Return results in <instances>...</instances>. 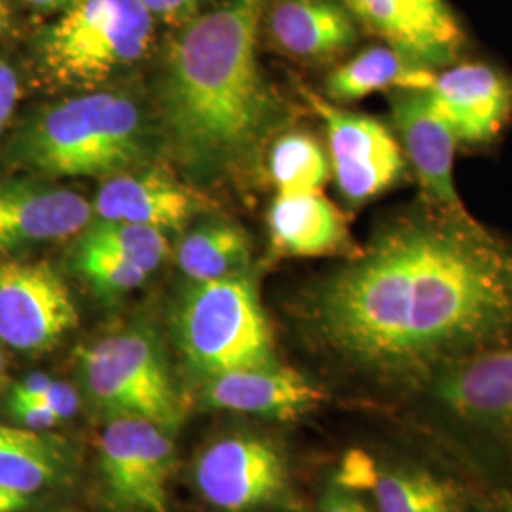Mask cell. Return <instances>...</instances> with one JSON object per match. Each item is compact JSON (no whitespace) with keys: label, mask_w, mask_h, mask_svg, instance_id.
<instances>
[{"label":"cell","mask_w":512,"mask_h":512,"mask_svg":"<svg viewBox=\"0 0 512 512\" xmlns=\"http://www.w3.org/2000/svg\"><path fill=\"white\" fill-rule=\"evenodd\" d=\"M338 484L372 497L374 512H471L480 486L421 440L349 452Z\"/></svg>","instance_id":"ba28073f"},{"label":"cell","mask_w":512,"mask_h":512,"mask_svg":"<svg viewBox=\"0 0 512 512\" xmlns=\"http://www.w3.org/2000/svg\"><path fill=\"white\" fill-rule=\"evenodd\" d=\"M73 268L93 291L105 298L131 293L147 283L150 274L120 256L78 239L73 249Z\"/></svg>","instance_id":"484cf974"},{"label":"cell","mask_w":512,"mask_h":512,"mask_svg":"<svg viewBox=\"0 0 512 512\" xmlns=\"http://www.w3.org/2000/svg\"><path fill=\"white\" fill-rule=\"evenodd\" d=\"M158 21L181 25L203 12L213 0H143Z\"/></svg>","instance_id":"f1b7e54d"},{"label":"cell","mask_w":512,"mask_h":512,"mask_svg":"<svg viewBox=\"0 0 512 512\" xmlns=\"http://www.w3.org/2000/svg\"><path fill=\"white\" fill-rule=\"evenodd\" d=\"M395 408L476 486L512 490V342L444 370Z\"/></svg>","instance_id":"3957f363"},{"label":"cell","mask_w":512,"mask_h":512,"mask_svg":"<svg viewBox=\"0 0 512 512\" xmlns=\"http://www.w3.org/2000/svg\"><path fill=\"white\" fill-rule=\"evenodd\" d=\"M92 209L101 220L139 224L165 234L198 215L202 198L162 167L148 164L109 177Z\"/></svg>","instance_id":"d6986e66"},{"label":"cell","mask_w":512,"mask_h":512,"mask_svg":"<svg viewBox=\"0 0 512 512\" xmlns=\"http://www.w3.org/2000/svg\"><path fill=\"white\" fill-rule=\"evenodd\" d=\"M54 384V380L44 374V372H33L29 376H25L23 380H19L18 384L12 387L10 397H19V399H40L50 385Z\"/></svg>","instance_id":"d6a6232c"},{"label":"cell","mask_w":512,"mask_h":512,"mask_svg":"<svg viewBox=\"0 0 512 512\" xmlns=\"http://www.w3.org/2000/svg\"><path fill=\"white\" fill-rule=\"evenodd\" d=\"M196 488L211 507L224 512L294 509L293 471L279 442L236 433L213 440L194 465Z\"/></svg>","instance_id":"9c48e42d"},{"label":"cell","mask_w":512,"mask_h":512,"mask_svg":"<svg viewBox=\"0 0 512 512\" xmlns=\"http://www.w3.org/2000/svg\"><path fill=\"white\" fill-rule=\"evenodd\" d=\"M21 99V76L16 65L0 57V135L14 116V110Z\"/></svg>","instance_id":"83f0119b"},{"label":"cell","mask_w":512,"mask_h":512,"mask_svg":"<svg viewBox=\"0 0 512 512\" xmlns=\"http://www.w3.org/2000/svg\"><path fill=\"white\" fill-rule=\"evenodd\" d=\"M203 403L215 410L275 421H296L327 401V391L293 366H251L207 378Z\"/></svg>","instance_id":"e0dca14e"},{"label":"cell","mask_w":512,"mask_h":512,"mask_svg":"<svg viewBox=\"0 0 512 512\" xmlns=\"http://www.w3.org/2000/svg\"><path fill=\"white\" fill-rule=\"evenodd\" d=\"M173 327L186 365L203 380L277 363L274 332L249 272L192 283L177 302Z\"/></svg>","instance_id":"8992f818"},{"label":"cell","mask_w":512,"mask_h":512,"mask_svg":"<svg viewBox=\"0 0 512 512\" xmlns=\"http://www.w3.org/2000/svg\"><path fill=\"white\" fill-rule=\"evenodd\" d=\"M471 512H512V490L480 488Z\"/></svg>","instance_id":"1f68e13d"},{"label":"cell","mask_w":512,"mask_h":512,"mask_svg":"<svg viewBox=\"0 0 512 512\" xmlns=\"http://www.w3.org/2000/svg\"><path fill=\"white\" fill-rule=\"evenodd\" d=\"M4 368H6V359H4V353H2V349H0V382H2V378H4Z\"/></svg>","instance_id":"8d00e7d4"},{"label":"cell","mask_w":512,"mask_h":512,"mask_svg":"<svg viewBox=\"0 0 512 512\" xmlns=\"http://www.w3.org/2000/svg\"><path fill=\"white\" fill-rule=\"evenodd\" d=\"M387 95L391 129L408 171L420 184L421 202L452 213H471L459 196L454 175L458 137L429 90H393Z\"/></svg>","instance_id":"4fadbf2b"},{"label":"cell","mask_w":512,"mask_h":512,"mask_svg":"<svg viewBox=\"0 0 512 512\" xmlns=\"http://www.w3.org/2000/svg\"><path fill=\"white\" fill-rule=\"evenodd\" d=\"M156 23L143 0H84L38 33V69L59 88L90 92L147 57Z\"/></svg>","instance_id":"5b68a950"},{"label":"cell","mask_w":512,"mask_h":512,"mask_svg":"<svg viewBox=\"0 0 512 512\" xmlns=\"http://www.w3.org/2000/svg\"><path fill=\"white\" fill-rule=\"evenodd\" d=\"M40 401L48 404L55 412V416L61 421L71 420L76 416L78 408H80V397L78 391L73 385L65 384V382H57L50 385V389L40 397Z\"/></svg>","instance_id":"4dcf8cb0"},{"label":"cell","mask_w":512,"mask_h":512,"mask_svg":"<svg viewBox=\"0 0 512 512\" xmlns=\"http://www.w3.org/2000/svg\"><path fill=\"white\" fill-rule=\"evenodd\" d=\"M10 25H12V2L0 0V38L8 33Z\"/></svg>","instance_id":"d590c367"},{"label":"cell","mask_w":512,"mask_h":512,"mask_svg":"<svg viewBox=\"0 0 512 512\" xmlns=\"http://www.w3.org/2000/svg\"><path fill=\"white\" fill-rule=\"evenodd\" d=\"M92 203L67 186L0 181V256L71 238L92 222Z\"/></svg>","instance_id":"9a60e30c"},{"label":"cell","mask_w":512,"mask_h":512,"mask_svg":"<svg viewBox=\"0 0 512 512\" xmlns=\"http://www.w3.org/2000/svg\"><path fill=\"white\" fill-rule=\"evenodd\" d=\"M33 507V495L0 486V512H27Z\"/></svg>","instance_id":"836d02e7"},{"label":"cell","mask_w":512,"mask_h":512,"mask_svg":"<svg viewBox=\"0 0 512 512\" xmlns=\"http://www.w3.org/2000/svg\"><path fill=\"white\" fill-rule=\"evenodd\" d=\"M262 37L285 57L325 65L357 46L361 27L338 0H264Z\"/></svg>","instance_id":"ac0fdd59"},{"label":"cell","mask_w":512,"mask_h":512,"mask_svg":"<svg viewBox=\"0 0 512 512\" xmlns=\"http://www.w3.org/2000/svg\"><path fill=\"white\" fill-rule=\"evenodd\" d=\"M264 0H220L179 25L154 84L160 147L194 181L258 162L289 114L258 61Z\"/></svg>","instance_id":"7a4b0ae2"},{"label":"cell","mask_w":512,"mask_h":512,"mask_svg":"<svg viewBox=\"0 0 512 512\" xmlns=\"http://www.w3.org/2000/svg\"><path fill=\"white\" fill-rule=\"evenodd\" d=\"M329 143L330 175L349 207H363L406 181L408 165L393 129L304 90Z\"/></svg>","instance_id":"30bf717a"},{"label":"cell","mask_w":512,"mask_h":512,"mask_svg":"<svg viewBox=\"0 0 512 512\" xmlns=\"http://www.w3.org/2000/svg\"><path fill=\"white\" fill-rule=\"evenodd\" d=\"M249 260L247 234L228 220L202 222L177 245V266L192 283L247 272Z\"/></svg>","instance_id":"603a6c76"},{"label":"cell","mask_w":512,"mask_h":512,"mask_svg":"<svg viewBox=\"0 0 512 512\" xmlns=\"http://www.w3.org/2000/svg\"><path fill=\"white\" fill-rule=\"evenodd\" d=\"M266 160L277 194L321 192L329 181V154L308 131L291 129L275 135Z\"/></svg>","instance_id":"cb8c5ba5"},{"label":"cell","mask_w":512,"mask_h":512,"mask_svg":"<svg viewBox=\"0 0 512 512\" xmlns=\"http://www.w3.org/2000/svg\"><path fill=\"white\" fill-rule=\"evenodd\" d=\"M160 145L152 110L131 93L90 90L40 110L19 131L18 164L46 177H114L148 165Z\"/></svg>","instance_id":"277c9868"},{"label":"cell","mask_w":512,"mask_h":512,"mask_svg":"<svg viewBox=\"0 0 512 512\" xmlns=\"http://www.w3.org/2000/svg\"><path fill=\"white\" fill-rule=\"evenodd\" d=\"M29 10L42 16H59L84 0H21Z\"/></svg>","instance_id":"e575fe53"},{"label":"cell","mask_w":512,"mask_h":512,"mask_svg":"<svg viewBox=\"0 0 512 512\" xmlns=\"http://www.w3.org/2000/svg\"><path fill=\"white\" fill-rule=\"evenodd\" d=\"M76 368L93 406L112 418H141L175 433L184 403L164 346L147 327H124L76 353Z\"/></svg>","instance_id":"52a82bcc"},{"label":"cell","mask_w":512,"mask_h":512,"mask_svg":"<svg viewBox=\"0 0 512 512\" xmlns=\"http://www.w3.org/2000/svg\"><path fill=\"white\" fill-rule=\"evenodd\" d=\"M268 232L279 258H348L361 249L344 213L323 192L277 194L268 211Z\"/></svg>","instance_id":"ffe728a7"},{"label":"cell","mask_w":512,"mask_h":512,"mask_svg":"<svg viewBox=\"0 0 512 512\" xmlns=\"http://www.w3.org/2000/svg\"><path fill=\"white\" fill-rule=\"evenodd\" d=\"M308 346L391 406L512 342V241L429 203L385 220L294 310Z\"/></svg>","instance_id":"6da1fadb"},{"label":"cell","mask_w":512,"mask_h":512,"mask_svg":"<svg viewBox=\"0 0 512 512\" xmlns=\"http://www.w3.org/2000/svg\"><path fill=\"white\" fill-rule=\"evenodd\" d=\"M374 37L425 69L456 63L467 35L446 0H338Z\"/></svg>","instance_id":"5bb4252c"},{"label":"cell","mask_w":512,"mask_h":512,"mask_svg":"<svg viewBox=\"0 0 512 512\" xmlns=\"http://www.w3.org/2000/svg\"><path fill=\"white\" fill-rule=\"evenodd\" d=\"M437 71L412 63L387 44H374L342 61L325 78V95L336 105L393 90H427Z\"/></svg>","instance_id":"7402d4cb"},{"label":"cell","mask_w":512,"mask_h":512,"mask_svg":"<svg viewBox=\"0 0 512 512\" xmlns=\"http://www.w3.org/2000/svg\"><path fill=\"white\" fill-rule=\"evenodd\" d=\"M78 325L65 279L42 260L0 256V342L19 353L54 349Z\"/></svg>","instance_id":"7c38bea8"},{"label":"cell","mask_w":512,"mask_h":512,"mask_svg":"<svg viewBox=\"0 0 512 512\" xmlns=\"http://www.w3.org/2000/svg\"><path fill=\"white\" fill-rule=\"evenodd\" d=\"M361 497L363 495L344 488L332 478L329 488L321 494L317 512H374Z\"/></svg>","instance_id":"f546056e"},{"label":"cell","mask_w":512,"mask_h":512,"mask_svg":"<svg viewBox=\"0 0 512 512\" xmlns=\"http://www.w3.org/2000/svg\"><path fill=\"white\" fill-rule=\"evenodd\" d=\"M459 145H490L512 118V78L482 61L452 63L427 88Z\"/></svg>","instance_id":"2e32d148"},{"label":"cell","mask_w":512,"mask_h":512,"mask_svg":"<svg viewBox=\"0 0 512 512\" xmlns=\"http://www.w3.org/2000/svg\"><path fill=\"white\" fill-rule=\"evenodd\" d=\"M80 239L128 260L148 274H154L169 253L164 232L128 222L97 220L84 230Z\"/></svg>","instance_id":"d4e9b609"},{"label":"cell","mask_w":512,"mask_h":512,"mask_svg":"<svg viewBox=\"0 0 512 512\" xmlns=\"http://www.w3.org/2000/svg\"><path fill=\"white\" fill-rule=\"evenodd\" d=\"M6 406H8V416L14 420V425L29 431L46 433L61 423V420L55 416L54 410L40 399L10 397Z\"/></svg>","instance_id":"4316f807"},{"label":"cell","mask_w":512,"mask_h":512,"mask_svg":"<svg viewBox=\"0 0 512 512\" xmlns=\"http://www.w3.org/2000/svg\"><path fill=\"white\" fill-rule=\"evenodd\" d=\"M169 431L141 418H112L99 444L103 499L114 512H167L175 448Z\"/></svg>","instance_id":"8fae6325"},{"label":"cell","mask_w":512,"mask_h":512,"mask_svg":"<svg viewBox=\"0 0 512 512\" xmlns=\"http://www.w3.org/2000/svg\"><path fill=\"white\" fill-rule=\"evenodd\" d=\"M73 471V454L63 440L0 423V486L42 494L69 484Z\"/></svg>","instance_id":"44dd1931"}]
</instances>
